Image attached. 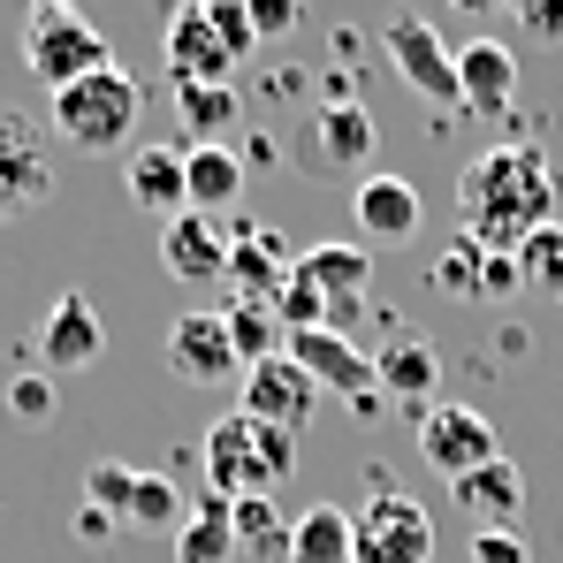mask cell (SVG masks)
<instances>
[{
  "mask_svg": "<svg viewBox=\"0 0 563 563\" xmlns=\"http://www.w3.org/2000/svg\"><path fill=\"white\" fill-rule=\"evenodd\" d=\"M457 221H465V244L487 260H518L526 236H541L556 221V168L533 137H503L495 153H479L465 176H457Z\"/></svg>",
  "mask_w": 563,
  "mask_h": 563,
  "instance_id": "obj_1",
  "label": "cell"
},
{
  "mask_svg": "<svg viewBox=\"0 0 563 563\" xmlns=\"http://www.w3.org/2000/svg\"><path fill=\"white\" fill-rule=\"evenodd\" d=\"M289 472H297V434L260 427V419H244V411L213 419V434H206V495H221V503L275 495Z\"/></svg>",
  "mask_w": 563,
  "mask_h": 563,
  "instance_id": "obj_2",
  "label": "cell"
},
{
  "mask_svg": "<svg viewBox=\"0 0 563 563\" xmlns=\"http://www.w3.org/2000/svg\"><path fill=\"white\" fill-rule=\"evenodd\" d=\"M137 114H145V85L122 62H107V69H92V77H77V85L54 92V130L77 153H122L137 137Z\"/></svg>",
  "mask_w": 563,
  "mask_h": 563,
  "instance_id": "obj_3",
  "label": "cell"
},
{
  "mask_svg": "<svg viewBox=\"0 0 563 563\" xmlns=\"http://www.w3.org/2000/svg\"><path fill=\"white\" fill-rule=\"evenodd\" d=\"M107 62H114V46H107V31H99L92 15H77V8H62V0H38V8H31V23H23V69H31L46 92L92 77Z\"/></svg>",
  "mask_w": 563,
  "mask_h": 563,
  "instance_id": "obj_4",
  "label": "cell"
},
{
  "mask_svg": "<svg viewBox=\"0 0 563 563\" xmlns=\"http://www.w3.org/2000/svg\"><path fill=\"white\" fill-rule=\"evenodd\" d=\"M351 563H434V518L419 495L374 479L366 510L351 518Z\"/></svg>",
  "mask_w": 563,
  "mask_h": 563,
  "instance_id": "obj_5",
  "label": "cell"
},
{
  "mask_svg": "<svg viewBox=\"0 0 563 563\" xmlns=\"http://www.w3.org/2000/svg\"><path fill=\"white\" fill-rule=\"evenodd\" d=\"M282 358H289L297 374L312 380L320 396H343L358 419H374V411H380L374 358H366L351 335H335V328H305V335H289V343H282Z\"/></svg>",
  "mask_w": 563,
  "mask_h": 563,
  "instance_id": "obj_6",
  "label": "cell"
},
{
  "mask_svg": "<svg viewBox=\"0 0 563 563\" xmlns=\"http://www.w3.org/2000/svg\"><path fill=\"white\" fill-rule=\"evenodd\" d=\"M380 46H388V62H396V77H404V92H419L427 107H465L457 92V54L442 46V31L427 23V15H396L388 31H380Z\"/></svg>",
  "mask_w": 563,
  "mask_h": 563,
  "instance_id": "obj_7",
  "label": "cell"
},
{
  "mask_svg": "<svg viewBox=\"0 0 563 563\" xmlns=\"http://www.w3.org/2000/svg\"><path fill=\"white\" fill-rule=\"evenodd\" d=\"M54 198V161H46V137L31 114L0 107V221L15 213H38Z\"/></svg>",
  "mask_w": 563,
  "mask_h": 563,
  "instance_id": "obj_8",
  "label": "cell"
},
{
  "mask_svg": "<svg viewBox=\"0 0 563 563\" xmlns=\"http://www.w3.org/2000/svg\"><path fill=\"white\" fill-rule=\"evenodd\" d=\"M99 358H107V328H99L92 297L85 289H62L54 305H46V320H38V374H92Z\"/></svg>",
  "mask_w": 563,
  "mask_h": 563,
  "instance_id": "obj_9",
  "label": "cell"
},
{
  "mask_svg": "<svg viewBox=\"0 0 563 563\" xmlns=\"http://www.w3.org/2000/svg\"><path fill=\"white\" fill-rule=\"evenodd\" d=\"M419 450H427V465L442 472L450 487H457L465 472L503 457V450H495V427H487L472 404H434V411H419Z\"/></svg>",
  "mask_w": 563,
  "mask_h": 563,
  "instance_id": "obj_10",
  "label": "cell"
},
{
  "mask_svg": "<svg viewBox=\"0 0 563 563\" xmlns=\"http://www.w3.org/2000/svg\"><path fill=\"white\" fill-rule=\"evenodd\" d=\"M168 374L190 380V388H221V380L244 374V358H236L221 312H184V320L168 328Z\"/></svg>",
  "mask_w": 563,
  "mask_h": 563,
  "instance_id": "obj_11",
  "label": "cell"
},
{
  "mask_svg": "<svg viewBox=\"0 0 563 563\" xmlns=\"http://www.w3.org/2000/svg\"><path fill=\"white\" fill-rule=\"evenodd\" d=\"M161 54H168V85H236V54L221 46L206 8H176L168 15Z\"/></svg>",
  "mask_w": 563,
  "mask_h": 563,
  "instance_id": "obj_12",
  "label": "cell"
},
{
  "mask_svg": "<svg viewBox=\"0 0 563 563\" xmlns=\"http://www.w3.org/2000/svg\"><path fill=\"white\" fill-rule=\"evenodd\" d=\"M297 275L320 289V305H328V328L343 335V320L366 305V289H374V260H366V244H305L297 252Z\"/></svg>",
  "mask_w": 563,
  "mask_h": 563,
  "instance_id": "obj_13",
  "label": "cell"
},
{
  "mask_svg": "<svg viewBox=\"0 0 563 563\" xmlns=\"http://www.w3.org/2000/svg\"><path fill=\"white\" fill-rule=\"evenodd\" d=\"M351 213H358V236H366V244H411V236L427 229L419 184H404V176H388V168L351 184Z\"/></svg>",
  "mask_w": 563,
  "mask_h": 563,
  "instance_id": "obj_14",
  "label": "cell"
},
{
  "mask_svg": "<svg viewBox=\"0 0 563 563\" xmlns=\"http://www.w3.org/2000/svg\"><path fill=\"white\" fill-rule=\"evenodd\" d=\"M289 275H297V252L282 244L275 229L236 221V236H229V282H236V297L244 305H275Z\"/></svg>",
  "mask_w": 563,
  "mask_h": 563,
  "instance_id": "obj_15",
  "label": "cell"
},
{
  "mask_svg": "<svg viewBox=\"0 0 563 563\" xmlns=\"http://www.w3.org/2000/svg\"><path fill=\"white\" fill-rule=\"evenodd\" d=\"M312 404H320V388L297 374L289 358L244 366V419H260V427H282V434H297V427L312 419Z\"/></svg>",
  "mask_w": 563,
  "mask_h": 563,
  "instance_id": "obj_16",
  "label": "cell"
},
{
  "mask_svg": "<svg viewBox=\"0 0 563 563\" xmlns=\"http://www.w3.org/2000/svg\"><path fill=\"white\" fill-rule=\"evenodd\" d=\"M457 92L479 122H510V99H518V54L503 38H472L457 54Z\"/></svg>",
  "mask_w": 563,
  "mask_h": 563,
  "instance_id": "obj_17",
  "label": "cell"
},
{
  "mask_svg": "<svg viewBox=\"0 0 563 563\" xmlns=\"http://www.w3.org/2000/svg\"><path fill=\"white\" fill-rule=\"evenodd\" d=\"M161 267L176 282H229V229L206 213H176L161 229Z\"/></svg>",
  "mask_w": 563,
  "mask_h": 563,
  "instance_id": "obj_18",
  "label": "cell"
},
{
  "mask_svg": "<svg viewBox=\"0 0 563 563\" xmlns=\"http://www.w3.org/2000/svg\"><path fill=\"white\" fill-rule=\"evenodd\" d=\"M450 495H457V510L472 518V533H495V526H510V518L526 510V472L510 465V457H495V465L465 472Z\"/></svg>",
  "mask_w": 563,
  "mask_h": 563,
  "instance_id": "obj_19",
  "label": "cell"
},
{
  "mask_svg": "<svg viewBox=\"0 0 563 563\" xmlns=\"http://www.w3.org/2000/svg\"><path fill=\"white\" fill-rule=\"evenodd\" d=\"M244 198V153L236 145H190L184 153V206L190 213H229Z\"/></svg>",
  "mask_w": 563,
  "mask_h": 563,
  "instance_id": "obj_20",
  "label": "cell"
},
{
  "mask_svg": "<svg viewBox=\"0 0 563 563\" xmlns=\"http://www.w3.org/2000/svg\"><path fill=\"white\" fill-rule=\"evenodd\" d=\"M122 184H130V206H145V213H161V221L190 213L184 206V153H176V145H130Z\"/></svg>",
  "mask_w": 563,
  "mask_h": 563,
  "instance_id": "obj_21",
  "label": "cell"
},
{
  "mask_svg": "<svg viewBox=\"0 0 563 563\" xmlns=\"http://www.w3.org/2000/svg\"><path fill=\"white\" fill-rule=\"evenodd\" d=\"M374 114L358 107V99H343V107H328L320 122H312V161L328 168V176H358V161L374 153Z\"/></svg>",
  "mask_w": 563,
  "mask_h": 563,
  "instance_id": "obj_22",
  "label": "cell"
},
{
  "mask_svg": "<svg viewBox=\"0 0 563 563\" xmlns=\"http://www.w3.org/2000/svg\"><path fill=\"white\" fill-rule=\"evenodd\" d=\"M434 380H442V351H434L427 335H396V343L374 358V388L380 396H404L411 411L434 396Z\"/></svg>",
  "mask_w": 563,
  "mask_h": 563,
  "instance_id": "obj_23",
  "label": "cell"
},
{
  "mask_svg": "<svg viewBox=\"0 0 563 563\" xmlns=\"http://www.w3.org/2000/svg\"><path fill=\"white\" fill-rule=\"evenodd\" d=\"M229 526H236V556L289 563V518L275 510V495H244V503H229Z\"/></svg>",
  "mask_w": 563,
  "mask_h": 563,
  "instance_id": "obj_24",
  "label": "cell"
},
{
  "mask_svg": "<svg viewBox=\"0 0 563 563\" xmlns=\"http://www.w3.org/2000/svg\"><path fill=\"white\" fill-rule=\"evenodd\" d=\"M176 563H236V526H229V503L206 495L176 526Z\"/></svg>",
  "mask_w": 563,
  "mask_h": 563,
  "instance_id": "obj_25",
  "label": "cell"
},
{
  "mask_svg": "<svg viewBox=\"0 0 563 563\" xmlns=\"http://www.w3.org/2000/svg\"><path fill=\"white\" fill-rule=\"evenodd\" d=\"M289 563H351V510L312 503V510L289 526Z\"/></svg>",
  "mask_w": 563,
  "mask_h": 563,
  "instance_id": "obj_26",
  "label": "cell"
},
{
  "mask_svg": "<svg viewBox=\"0 0 563 563\" xmlns=\"http://www.w3.org/2000/svg\"><path fill=\"white\" fill-rule=\"evenodd\" d=\"M176 114H184L190 145H221V130L244 122V99L236 85H176Z\"/></svg>",
  "mask_w": 563,
  "mask_h": 563,
  "instance_id": "obj_27",
  "label": "cell"
},
{
  "mask_svg": "<svg viewBox=\"0 0 563 563\" xmlns=\"http://www.w3.org/2000/svg\"><path fill=\"white\" fill-rule=\"evenodd\" d=\"M221 320H229V343H236L244 366H267V358H282V343H289L282 320H275V305H244V297H236Z\"/></svg>",
  "mask_w": 563,
  "mask_h": 563,
  "instance_id": "obj_28",
  "label": "cell"
},
{
  "mask_svg": "<svg viewBox=\"0 0 563 563\" xmlns=\"http://www.w3.org/2000/svg\"><path fill=\"white\" fill-rule=\"evenodd\" d=\"M122 526H137V533H176V526H184L176 479H168V472H137V495H130V518H122Z\"/></svg>",
  "mask_w": 563,
  "mask_h": 563,
  "instance_id": "obj_29",
  "label": "cell"
},
{
  "mask_svg": "<svg viewBox=\"0 0 563 563\" xmlns=\"http://www.w3.org/2000/svg\"><path fill=\"white\" fill-rule=\"evenodd\" d=\"M518 275H526V289H533L541 305H563V221H549L541 236H526Z\"/></svg>",
  "mask_w": 563,
  "mask_h": 563,
  "instance_id": "obj_30",
  "label": "cell"
},
{
  "mask_svg": "<svg viewBox=\"0 0 563 563\" xmlns=\"http://www.w3.org/2000/svg\"><path fill=\"white\" fill-rule=\"evenodd\" d=\"M130 495H137V465H114V457H99L92 472H85V510H99V518H130Z\"/></svg>",
  "mask_w": 563,
  "mask_h": 563,
  "instance_id": "obj_31",
  "label": "cell"
},
{
  "mask_svg": "<svg viewBox=\"0 0 563 563\" xmlns=\"http://www.w3.org/2000/svg\"><path fill=\"white\" fill-rule=\"evenodd\" d=\"M479 267H487V252H472L465 236L434 260V289H450V297H479Z\"/></svg>",
  "mask_w": 563,
  "mask_h": 563,
  "instance_id": "obj_32",
  "label": "cell"
},
{
  "mask_svg": "<svg viewBox=\"0 0 563 563\" xmlns=\"http://www.w3.org/2000/svg\"><path fill=\"white\" fill-rule=\"evenodd\" d=\"M8 411H15L23 427H46V419H54V380L46 374H15L8 380Z\"/></svg>",
  "mask_w": 563,
  "mask_h": 563,
  "instance_id": "obj_33",
  "label": "cell"
},
{
  "mask_svg": "<svg viewBox=\"0 0 563 563\" xmlns=\"http://www.w3.org/2000/svg\"><path fill=\"white\" fill-rule=\"evenodd\" d=\"M206 15H213V31H221V46H229L236 62H252V46H260V31H252V15H244V0H206Z\"/></svg>",
  "mask_w": 563,
  "mask_h": 563,
  "instance_id": "obj_34",
  "label": "cell"
},
{
  "mask_svg": "<svg viewBox=\"0 0 563 563\" xmlns=\"http://www.w3.org/2000/svg\"><path fill=\"white\" fill-rule=\"evenodd\" d=\"M472 563H533V549L510 526H495V533H472Z\"/></svg>",
  "mask_w": 563,
  "mask_h": 563,
  "instance_id": "obj_35",
  "label": "cell"
},
{
  "mask_svg": "<svg viewBox=\"0 0 563 563\" xmlns=\"http://www.w3.org/2000/svg\"><path fill=\"white\" fill-rule=\"evenodd\" d=\"M244 15H252V31H260V38L297 31V0H244Z\"/></svg>",
  "mask_w": 563,
  "mask_h": 563,
  "instance_id": "obj_36",
  "label": "cell"
},
{
  "mask_svg": "<svg viewBox=\"0 0 563 563\" xmlns=\"http://www.w3.org/2000/svg\"><path fill=\"white\" fill-rule=\"evenodd\" d=\"M510 289H526L518 260H487V267H479V297H510Z\"/></svg>",
  "mask_w": 563,
  "mask_h": 563,
  "instance_id": "obj_37",
  "label": "cell"
},
{
  "mask_svg": "<svg viewBox=\"0 0 563 563\" xmlns=\"http://www.w3.org/2000/svg\"><path fill=\"white\" fill-rule=\"evenodd\" d=\"M526 31H533V38H556V46H563V0H526Z\"/></svg>",
  "mask_w": 563,
  "mask_h": 563,
  "instance_id": "obj_38",
  "label": "cell"
},
{
  "mask_svg": "<svg viewBox=\"0 0 563 563\" xmlns=\"http://www.w3.org/2000/svg\"><path fill=\"white\" fill-rule=\"evenodd\" d=\"M114 533V518H99V510H77V541H107Z\"/></svg>",
  "mask_w": 563,
  "mask_h": 563,
  "instance_id": "obj_39",
  "label": "cell"
}]
</instances>
